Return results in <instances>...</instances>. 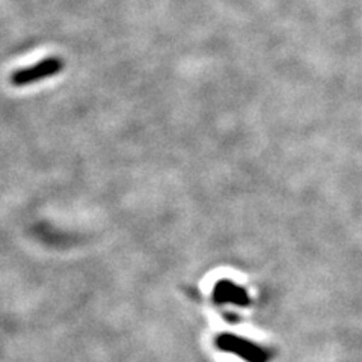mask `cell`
<instances>
[{
	"instance_id": "1",
	"label": "cell",
	"mask_w": 362,
	"mask_h": 362,
	"mask_svg": "<svg viewBox=\"0 0 362 362\" xmlns=\"http://www.w3.org/2000/svg\"><path fill=\"white\" fill-rule=\"evenodd\" d=\"M214 346L223 354H231L245 362H269L270 355L267 350L257 343L249 341L234 334H221L214 338Z\"/></svg>"
},
{
	"instance_id": "2",
	"label": "cell",
	"mask_w": 362,
	"mask_h": 362,
	"mask_svg": "<svg viewBox=\"0 0 362 362\" xmlns=\"http://www.w3.org/2000/svg\"><path fill=\"white\" fill-rule=\"evenodd\" d=\"M62 68L64 61L61 58H54V56L53 58H45L35 65L17 70L11 76V83L16 86H26L33 82H40L44 81V78L59 74V71H62Z\"/></svg>"
},
{
	"instance_id": "3",
	"label": "cell",
	"mask_w": 362,
	"mask_h": 362,
	"mask_svg": "<svg viewBox=\"0 0 362 362\" xmlns=\"http://www.w3.org/2000/svg\"><path fill=\"white\" fill-rule=\"evenodd\" d=\"M214 298L222 303H235V305H247V294L243 288L234 286L233 282L222 281L214 290Z\"/></svg>"
}]
</instances>
